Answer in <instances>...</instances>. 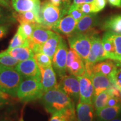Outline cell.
Segmentation results:
<instances>
[{"instance_id": "obj_22", "label": "cell", "mask_w": 121, "mask_h": 121, "mask_svg": "<svg viewBox=\"0 0 121 121\" xmlns=\"http://www.w3.org/2000/svg\"><path fill=\"white\" fill-rule=\"evenodd\" d=\"M3 52L13 57L19 62L33 58L34 54L31 48L28 46H22L11 49H6Z\"/></svg>"}, {"instance_id": "obj_14", "label": "cell", "mask_w": 121, "mask_h": 121, "mask_svg": "<svg viewBox=\"0 0 121 121\" xmlns=\"http://www.w3.org/2000/svg\"><path fill=\"white\" fill-rule=\"evenodd\" d=\"M98 22V17L96 13L85 15L78 22L73 34H90L97 25Z\"/></svg>"}, {"instance_id": "obj_42", "label": "cell", "mask_w": 121, "mask_h": 121, "mask_svg": "<svg viewBox=\"0 0 121 121\" xmlns=\"http://www.w3.org/2000/svg\"><path fill=\"white\" fill-rule=\"evenodd\" d=\"M9 103L8 99L0 97V109L4 108V106L7 105Z\"/></svg>"}, {"instance_id": "obj_2", "label": "cell", "mask_w": 121, "mask_h": 121, "mask_svg": "<svg viewBox=\"0 0 121 121\" xmlns=\"http://www.w3.org/2000/svg\"><path fill=\"white\" fill-rule=\"evenodd\" d=\"M70 6L62 2L61 6L58 7L45 0L40 4L39 18L40 25L51 29L55 24L68 13Z\"/></svg>"}, {"instance_id": "obj_12", "label": "cell", "mask_w": 121, "mask_h": 121, "mask_svg": "<svg viewBox=\"0 0 121 121\" xmlns=\"http://www.w3.org/2000/svg\"><path fill=\"white\" fill-rule=\"evenodd\" d=\"M15 69L23 78H37L40 80V73L38 66L33 58L19 62Z\"/></svg>"}, {"instance_id": "obj_51", "label": "cell", "mask_w": 121, "mask_h": 121, "mask_svg": "<svg viewBox=\"0 0 121 121\" xmlns=\"http://www.w3.org/2000/svg\"><path fill=\"white\" fill-rule=\"evenodd\" d=\"M70 1H71V0H70Z\"/></svg>"}, {"instance_id": "obj_18", "label": "cell", "mask_w": 121, "mask_h": 121, "mask_svg": "<svg viewBox=\"0 0 121 121\" xmlns=\"http://www.w3.org/2000/svg\"><path fill=\"white\" fill-rule=\"evenodd\" d=\"M11 4L17 13L33 11L39 16L41 4L40 0H11Z\"/></svg>"}, {"instance_id": "obj_45", "label": "cell", "mask_w": 121, "mask_h": 121, "mask_svg": "<svg viewBox=\"0 0 121 121\" xmlns=\"http://www.w3.org/2000/svg\"><path fill=\"white\" fill-rule=\"evenodd\" d=\"M0 97L4 98V99H9V95H7L6 94L3 93V92L1 91V90H0Z\"/></svg>"}, {"instance_id": "obj_49", "label": "cell", "mask_w": 121, "mask_h": 121, "mask_svg": "<svg viewBox=\"0 0 121 121\" xmlns=\"http://www.w3.org/2000/svg\"><path fill=\"white\" fill-rule=\"evenodd\" d=\"M117 65L118 66H120V67H121V60L120 62H117Z\"/></svg>"}, {"instance_id": "obj_39", "label": "cell", "mask_w": 121, "mask_h": 121, "mask_svg": "<svg viewBox=\"0 0 121 121\" xmlns=\"http://www.w3.org/2000/svg\"><path fill=\"white\" fill-rule=\"evenodd\" d=\"M0 121H15L13 113L6 112L0 116Z\"/></svg>"}, {"instance_id": "obj_4", "label": "cell", "mask_w": 121, "mask_h": 121, "mask_svg": "<svg viewBox=\"0 0 121 121\" xmlns=\"http://www.w3.org/2000/svg\"><path fill=\"white\" fill-rule=\"evenodd\" d=\"M44 93L40 80L24 78L17 91V98L22 102H29L40 99Z\"/></svg>"}, {"instance_id": "obj_35", "label": "cell", "mask_w": 121, "mask_h": 121, "mask_svg": "<svg viewBox=\"0 0 121 121\" xmlns=\"http://www.w3.org/2000/svg\"><path fill=\"white\" fill-rule=\"evenodd\" d=\"M94 13L102 11L107 4V0H94L93 1Z\"/></svg>"}, {"instance_id": "obj_20", "label": "cell", "mask_w": 121, "mask_h": 121, "mask_svg": "<svg viewBox=\"0 0 121 121\" xmlns=\"http://www.w3.org/2000/svg\"><path fill=\"white\" fill-rule=\"evenodd\" d=\"M62 37L58 33L54 32L49 39L40 47L38 53L42 52L49 56L52 60L54 54L56 52Z\"/></svg>"}, {"instance_id": "obj_26", "label": "cell", "mask_w": 121, "mask_h": 121, "mask_svg": "<svg viewBox=\"0 0 121 121\" xmlns=\"http://www.w3.org/2000/svg\"><path fill=\"white\" fill-rule=\"evenodd\" d=\"M13 17L16 22L20 24L23 22H29V23L38 24L40 25V19L39 16L35 13L33 11L24 12V13H17L13 12Z\"/></svg>"}, {"instance_id": "obj_48", "label": "cell", "mask_w": 121, "mask_h": 121, "mask_svg": "<svg viewBox=\"0 0 121 121\" xmlns=\"http://www.w3.org/2000/svg\"><path fill=\"white\" fill-rule=\"evenodd\" d=\"M119 99H120V101H121V89L120 90H119Z\"/></svg>"}, {"instance_id": "obj_23", "label": "cell", "mask_w": 121, "mask_h": 121, "mask_svg": "<svg viewBox=\"0 0 121 121\" xmlns=\"http://www.w3.org/2000/svg\"><path fill=\"white\" fill-rule=\"evenodd\" d=\"M118 66L111 60H107L105 61H101L94 65L92 69V73H100L109 78ZM91 73V74H92Z\"/></svg>"}, {"instance_id": "obj_46", "label": "cell", "mask_w": 121, "mask_h": 121, "mask_svg": "<svg viewBox=\"0 0 121 121\" xmlns=\"http://www.w3.org/2000/svg\"><path fill=\"white\" fill-rule=\"evenodd\" d=\"M110 121H121V118H114L112 119V120Z\"/></svg>"}, {"instance_id": "obj_28", "label": "cell", "mask_w": 121, "mask_h": 121, "mask_svg": "<svg viewBox=\"0 0 121 121\" xmlns=\"http://www.w3.org/2000/svg\"><path fill=\"white\" fill-rule=\"evenodd\" d=\"M22 46L30 47V40L28 39H25L17 30L16 34L10 40L7 49H11Z\"/></svg>"}, {"instance_id": "obj_8", "label": "cell", "mask_w": 121, "mask_h": 121, "mask_svg": "<svg viewBox=\"0 0 121 121\" xmlns=\"http://www.w3.org/2000/svg\"><path fill=\"white\" fill-rule=\"evenodd\" d=\"M68 51L67 43L62 37L52 60V67L60 78L66 75V60Z\"/></svg>"}, {"instance_id": "obj_37", "label": "cell", "mask_w": 121, "mask_h": 121, "mask_svg": "<svg viewBox=\"0 0 121 121\" xmlns=\"http://www.w3.org/2000/svg\"><path fill=\"white\" fill-rule=\"evenodd\" d=\"M11 24H2L0 25V39L4 38L8 34Z\"/></svg>"}, {"instance_id": "obj_32", "label": "cell", "mask_w": 121, "mask_h": 121, "mask_svg": "<svg viewBox=\"0 0 121 121\" xmlns=\"http://www.w3.org/2000/svg\"><path fill=\"white\" fill-rule=\"evenodd\" d=\"M19 61L4 52L0 53V65L7 67H15Z\"/></svg>"}, {"instance_id": "obj_50", "label": "cell", "mask_w": 121, "mask_h": 121, "mask_svg": "<svg viewBox=\"0 0 121 121\" xmlns=\"http://www.w3.org/2000/svg\"><path fill=\"white\" fill-rule=\"evenodd\" d=\"M6 1H7V2H9V3H10V1H9V0H5Z\"/></svg>"}, {"instance_id": "obj_5", "label": "cell", "mask_w": 121, "mask_h": 121, "mask_svg": "<svg viewBox=\"0 0 121 121\" xmlns=\"http://www.w3.org/2000/svg\"><path fill=\"white\" fill-rule=\"evenodd\" d=\"M91 45L90 52L84 63L85 71L90 76L94 65L108 59L103 45L102 39L99 35L95 33L91 34Z\"/></svg>"}, {"instance_id": "obj_13", "label": "cell", "mask_w": 121, "mask_h": 121, "mask_svg": "<svg viewBox=\"0 0 121 121\" xmlns=\"http://www.w3.org/2000/svg\"><path fill=\"white\" fill-rule=\"evenodd\" d=\"M79 82V102L93 104L94 88L90 76L85 72L81 76L77 77Z\"/></svg>"}, {"instance_id": "obj_38", "label": "cell", "mask_w": 121, "mask_h": 121, "mask_svg": "<svg viewBox=\"0 0 121 121\" xmlns=\"http://www.w3.org/2000/svg\"><path fill=\"white\" fill-rule=\"evenodd\" d=\"M120 104H121V103L119 98L114 96H110L107 102V106L113 107V106H117Z\"/></svg>"}, {"instance_id": "obj_44", "label": "cell", "mask_w": 121, "mask_h": 121, "mask_svg": "<svg viewBox=\"0 0 121 121\" xmlns=\"http://www.w3.org/2000/svg\"><path fill=\"white\" fill-rule=\"evenodd\" d=\"M48 1L53 5L58 7L61 6L62 4V0H48Z\"/></svg>"}, {"instance_id": "obj_27", "label": "cell", "mask_w": 121, "mask_h": 121, "mask_svg": "<svg viewBox=\"0 0 121 121\" xmlns=\"http://www.w3.org/2000/svg\"><path fill=\"white\" fill-rule=\"evenodd\" d=\"M110 94L108 90L104 91L93 99V104L95 110H98L107 106Z\"/></svg>"}, {"instance_id": "obj_19", "label": "cell", "mask_w": 121, "mask_h": 121, "mask_svg": "<svg viewBox=\"0 0 121 121\" xmlns=\"http://www.w3.org/2000/svg\"><path fill=\"white\" fill-rule=\"evenodd\" d=\"M94 117L93 104L78 102L76 109V121H94Z\"/></svg>"}, {"instance_id": "obj_9", "label": "cell", "mask_w": 121, "mask_h": 121, "mask_svg": "<svg viewBox=\"0 0 121 121\" xmlns=\"http://www.w3.org/2000/svg\"><path fill=\"white\" fill-rule=\"evenodd\" d=\"M58 86L73 100L78 101L80 98L79 82L77 77L72 75H66L60 78Z\"/></svg>"}, {"instance_id": "obj_11", "label": "cell", "mask_w": 121, "mask_h": 121, "mask_svg": "<svg viewBox=\"0 0 121 121\" xmlns=\"http://www.w3.org/2000/svg\"><path fill=\"white\" fill-rule=\"evenodd\" d=\"M54 31L39 24H36L30 38V47L34 53H38L39 49L53 34Z\"/></svg>"}, {"instance_id": "obj_47", "label": "cell", "mask_w": 121, "mask_h": 121, "mask_svg": "<svg viewBox=\"0 0 121 121\" xmlns=\"http://www.w3.org/2000/svg\"><path fill=\"white\" fill-rule=\"evenodd\" d=\"M19 121H24V118H23V117H22V116H21L20 118Z\"/></svg>"}, {"instance_id": "obj_1", "label": "cell", "mask_w": 121, "mask_h": 121, "mask_svg": "<svg viewBox=\"0 0 121 121\" xmlns=\"http://www.w3.org/2000/svg\"><path fill=\"white\" fill-rule=\"evenodd\" d=\"M40 102L48 113H52L75 106V102L58 86L43 93Z\"/></svg>"}, {"instance_id": "obj_31", "label": "cell", "mask_w": 121, "mask_h": 121, "mask_svg": "<svg viewBox=\"0 0 121 121\" xmlns=\"http://www.w3.org/2000/svg\"><path fill=\"white\" fill-rule=\"evenodd\" d=\"M36 24H38L23 22V23L20 24L17 30L25 39H30Z\"/></svg>"}, {"instance_id": "obj_40", "label": "cell", "mask_w": 121, "mask_h": 121, "mask_svg": "<svg viewBox=\"0 0 121 121\" xmlns=\"http://www.w3.org/2000/svg\"><path fill=\"white\" fill-rule=\"evenodd\" d=\"M109 4L113 7H121V0H108Z\"/></svg>"}, {"instance_id": "obj_3", "label": "cell", "mask_w": 121, "mask_h": 121, "mask_svg": "<svg viewBox=\"0 0 121 121\" xmlns=\"http://www.w3.org/2000/svg\"><path fill=\"white\" fill-rule=\"evenodd\" d=\"M23 78L15 69L0 65V90L12 97H17V89Z\"/></svg>"}, {"instance_id": "obj_24", "label": "cell", "mask_w": 121, "mask_h": 121, "mask_svg": "<svg viewBox=\"0 0 121 121\" xmlns=\"http://www.w3.org/2000/svg\"><path fill=\"white\" fill-rule=\"evenodd\" d=\"M49 121H76L75 106L52 113Z\"/></svg>"}, {"instance_id": "obj_16", "label": "cell", "mask_w": 121, "mask_h": 121, "mask_svg": "<svg viewBox=\"0 0 121 121\" xmlns=\"http://www.w3.org/2000/svg\"><path fill=\"white\" fill-rule=\"evenodd\" d=\"M78 22L70 15L62 18L52 27L51 30L59 34L67 35V37L73 34Z\"/></svg>"}, {"instance_id": "obj_6", "label": "cell", "mask_w": 121, "mask_h": 121, "mask_svg": "<svg viewBox=\"0 0 121 121\" xmlns=\"http://www.w3.org/2000/svg\"><path fill=\"white\" fill-rule=\"evenodd\" d=\"M104 49L109 60L119 62L121 60V34L106 31L103 35Z\"/></svg>"}, {"instance_id": "obj_43", "label": "cell", "mask_w": 121, "mask_h": 121, "mask_svg": "<svg viewBox=\"0 0 121 121\" xmlns=\"http://www.w3.org/2000/svg\"><path fill=\"white\" fill-rule=\"evenodd\" d=\"M0 4H1V6H2L5 7V8L13 11L11 6H10V5L9 4V3L7 2V1H6L5 0H0Z\"/></svg>"}, {"instance_id": "obj_17", "label": "cell", "mask_w": 121, "mask_h": 121, "mask_svg": "<svg viewBox=\"0 0 121 121\" xmlns=\"http://www.w3.org/2000/svg\"><path fill=\"white\" fill-rule=\"evenodd\" d=\"M90 78L94 88L93 98L113 85L109 78L102 73H93L90 75Z\"/></svg>"}, {"instance_id": "obj_36", "label": "cell", "mask_w": 121, "mask_h": 121, "mask_svg": "<svg viewBox=\"0 0 121 121\" xmlns=\"http://www.w3.org/2000/svg\"><path fill=\"white\" fill-rule=\"evenodd\" d=\"M78 7L85 15L94 13V7L93 3H86L78 5Z\"/></svg>"}, {"instance_id": "obj_7", "label": "cell", "mask_w": 121, "mask_h": 121, "mask_svg": "<svg viewBox=\"0 0 121 121\" xmlns=\"http://www.w3.org/2000/svg\"><path fill=\"white\" fill-rule=\"evenodd\" d=\"M67 39L69 47L81 57L85 63L91 49V34H72L68 37Z\"/></svg>"}, {"instance_id": "obj_25", "label": "cell", "mask_w": 121, "mask_h": 121, "mask_svg": "<svg viewBox=\"0 0 121 121\" xmlns=\"http://www.w3.org/2000/svg\"><path fill=\"white\" fill-rule=\"evenodd\" d=\"M102 28L106 31L121 34V14L110 16L103 22Z\"/></svg>"}, {"instance_id": "obj_30", "label": "cell", "mask_w": 121, "mask_h": 121, "mask_svg": "<svg viewBox=\"0 0 121 121\" xmlns=\"http://www.w3.org/2000/svg\"><path fill=\"white\" fill-rule=\"evenodd\" d=\"M33 58L38 67H48L52 66V61L51 58L47 54L39 52L34 53Z\"/></svg>"}, {"instance_id": "obj_33", "label": "cell", "mask_w": 121, "mask_h": 121, "mask_svg": "<svg viewBox=\"0 0 121 121\" xmlns=\"http://www.w3.org/2000/svg\"><path fill=\"white\" fill-rule=\"evenodd\" d=\"M67 13L70 16H71L77 22H78L85 15L84 13L79 9L78 5H75V4H72L69 7Z\"/></svg>"}, {"instance_id": "obj_21", "label": "cell", "mask_w": 121, "mask_h": 121, "mask_svg": "<svg viewBox=\"0 0 121 121\" xmlns=\"http://www.w3.org/2000/svg\"><path fill=\"white\" fill-rule=\"evenodd\" d=\"M99 121H110L118 117L121 114V104L117 106H106L96 111Z\"/></svg>"}, {"instance_id": "obj_41", "label": "cell", "mask_w": 121, "mask_h": 121, "mask_svg": "<svg viewBox=\"0 0 121 121\" xmlns=\"http://www.w3.org/2000/svg\"><path fill=\"white\" fill-rule=\"evenodd\" d=\"M94 0H73L72 4L75 5H80L83 4H86V3L93 2Z\"/></svg>"}, {"instance_id": "obj_10", "label": "cell", "mask_w": 121, "mask_h": 121, "mask_svg": "<svg viewBox=\"0 0 121 121\" xmlns=\"http://www.w3.org/2000/svg\"><path fill=\"white\" fill-rule=\"evenodd\" d=\"M66 71L76 77L81 76L85 73L84 60L73 49H69L66 60Z\"/></svg>"}, {"instance_id": "obj_15", "label": "cell", "mask_w": 121, "mask_h": 121, "mask_svg": "<svg viewBox=\"0 0 121 121\" xmlns=\"http://www.w3.org/2000/svg\"><path fill=\"white\" fill-rule=\"evenodd\" d=\"M39 69L40 73V82L44 93L58 86L57 74L52 66L48 67H39Z\"/></svg>"}, {"instance_id": "obj_29", "label": "cell", "mask_w": 121, "mask_h": 121, "mask_svg": "<svg viewBox=\"0 0 121 121\" xmlns=\"http://www.w3.org/2000/svg\"><path fill=\"white\" fill-rule=\"evenodd\" d=\"M16 22L13 17V11L0 4V25L12 24Z\"/></svg>"}, {"instance_id": "obj_34", "label": "cell", "mask_w": 121, "mask_h": 121, "mask_svg": "<svg viewBox=\"0 0 121 121\" xmlns=\"http://www.w3.org/2000/svg\"><path fill=\"white\" fill-rule=\"evenodd\" d=\"M112 82L119 90L121 89V67L117 68L109 77Z\"/></svg>"}]
</instances>
